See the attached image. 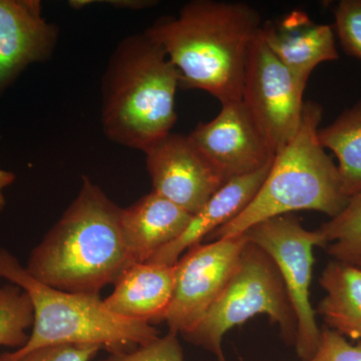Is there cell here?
<instances>
[{
    "mask_svg": "<svg viewBox=\"0 0 361 361\" xmlns=\"http://www.w3.org/2000/svg\"><path fill=\"white\" fill-rule=\"evenodd\" d=\"M2 287H0V296H1Z\"/></svg>",
    "mask_w": 361,
    "mask_h": 361,
    "instance_id": "28",
    "label": "cell"
},
{
    "mask_svg": "<svg viewBox=\"0 0 361 361\" xmlns=\"http://www.w3.org/2000/svg\"><path fill=\"white\" fill-rule=\"evenodd\" d=\"M264 314L294 344L297 322L276 265L260 247L247 242L236 268L215 302L191 331L182 336L195 345L227 361L222 342L229 330Z\"/></svg>",
    "mask_w": 361,
    "mask_h": 361,
    "instance_id": "6",
    "label": "cell"
},
{
    "mask_svg": "<svg viewBox=\"0 0 361 361\" xmlns=\"http://www.w3.org/2000/svg\"><path fill=\"white\" fill-rule=\"evenodd\" d=\"M111 6L118 7V8L142 9L146 7L154 6L155 2L151 0H113L108 1Z\"/></svg>",
    "mask_w": 361,
    "mask_h": 361,
    "instance_id": "26",
    "label": "cell"
},
{
    "mask_svg": "<svg viewBox=\"0 0 361 361\" xmlns=\"http://www.w3.org/2000/svg\"><path fill=\"white\" fill-rule=\"evenodd\" d=\"M305 89L306 85L270 51L259 32L249 49L241 101L275 154L300 127Z\"/></svg>",
    "mask_w": 361,
    "mask_h": 361,
    "instance_id": "8",
    "label": "cell"
},
{
    "mask_svg": "<svg viewBox=\"0 0 361 361\" xmlns=\"http://www.w3.org/2000/svg\"><path fill=\"white\" fill-rule=\"evenodd\" d=\"M192 216L153 191L122 208L123 239L134 263L149 262L161 249L179 238Z\"/></svg>",
    "mask_w": 361,
    "mask_h": 361,
    "instance_id": "16",
    "label": "cell"
},
{
    "mask_svg": "<svg viewBox=\"0 0 361 361\" xmlns=\"http://www.w3.org/2000/svg\"><path fill=\"white\" fill-rule=\"evenodd\" d=\"M334 30L345 54L361 61V0L337 4Z\"/></svg>",
    "mask_w": 361,
    "mask_h": 361,
    "instance_id": "21",
    "label": "cell"
},
{
    "mask_svg": "<svg viewBox=\"0 0 361 361\" xmlns=\"http://www.w3.org/2000/svg\"><path fill=\"white\" fill-rule=\"evenodd\" d=\"M260 33L270 51L304 85L316 66L339 58L334 26L317 25L304 11L267 21Z\"/></svg>",
    "mask_w": 361,
    "mask_h": 361,
    "instance_id": "13",
    "label": "cell"
},
{
    "mask_svg": "<svg viewBox=\"0 0 361 361\" xmlns=\"http://www.w3.org/2000/svg\"><path fill=\"white\" fill-rule=\"evenodd\" d=\"M325 296L316 312L343 336L361 341V270L350 263L330 261L319 278Z\"/></svg>",
    "mask_w": 361,
    "mask_h": 361,
    "instance_id": "17",
    "label": "cell"
},
{
    "mask_svg": "<svg viewBox=\"0 0 361 361\" xmlns=\"http://www.w3.org/2000/svg\"><path fill=\"white\" fill-rule=\"evenodd\" d=\"M176 265L145 262L130 265L104 299L106 310L128 319L151 325L165 322L172 302Z\"/></svg>",
    "mask_w": 361,
    "mask_h": 361,
    "instance_id": "14",
    "label": "cell"
},
{
    "mask_svg": "<svg viewBox=\"0 0 361 361\" xmlns=\"http://www.w3.org/2000/svg\"><path fill=\"white\" fill-rule=\"evenodd\" d=\"M353 264L355 265L356 267L360 268V269L361 270V258L358 259V260H356L355 262L353 263Z\"/></svg>",
    "mask_w": 361,
    "mask_h": 361,
    "instance_id": "27",
    "label": "cell"
},
{
    "mask_svg": "<svg viewBox=\"0 0 361 361\" xmlns=\"http://www.w3.org/2000/svg\"><path fill=\"white\" fill-rule=\"evenodd\" d=\"M247 242L245 235H235L198 244L180 256L165 317L169 331L184 336L198 324L229 281Z\"/></svg>",
    "mask_w": 361,
    "mask_h": 361,
    "instance_id": "9",
    "label": "cell"
},
{
    "mask_svg": "<svg viewBox=\"0 0 361 361\" xmlns=\"http://www.w3.org/2000/svg\"><path fill=\"white\" fill-rule=\"evenodd\" d=\"M16 179V176L13 172L0 169V212L4 211L6 206V196H4V191L7 187L13 185Z\"/></svg>",
    "mask_w": 361,
    "mask_h": 361,
    "instance_id": "25",
    "label": "cell"
},
{
    "mask_svg": "<svg viewBox=\"0 0 361 361\" xmlns=\"http://www.w3.org/2000/svg\"><path fill=\"white\" fill-rule=\"evenodd\" d=\"M243 234L249 242L265 251L276 265L296 317L294 345L297 355L300 360H310L322 336L310 302L313 251L316 247L326 248V240L319 230L305 229L290 214L259 222Z\"/></svg>",
    "mask_w": 361,
    "mask_h": 361,
    "instance_id": "7",
    "label": "cell"
},
{
    "mask_svg": "<svg viewBox=\"0 0 361 361\" xmlns=\"http://www.w3.org/2000/svg\"><path fill=\"white\" fill-rule=\"evenodd\" d=\"M300 361H361V343L353 345L339 332L324 327L314 355Z\"/></svg>",
    "mask_w": 361,
    "mask_h": 361,
    "instance_id": "23",
    "label": "cell"
},
{
    "mask_svg": "<svg viewBox=\"0 0 361 361\" xmlns=\"http://www.w3.org/2000/svg\"><path fill=\"white\" fill-rule=\"evenodd\" d=\"M261 26L260 14L244 2L193 0L145 33L177 68L180 87L225 104L241 101L249 49Z\"/></svg>",
    "mask_w": 361,
    "mask_h": 361,
    "instance_id": "1",
    "label": "cell"
},
{
    "mask_svg": "<svg viewBox=\"0 0 361 361\" xmlns=\"http://www.w3.org/2000/svg\"><path fill=\"white\" fill-rule=\"evenodd\" d=\"M320 144L336 155L344 192H361V99L318 130Z\"/></svg>",
    "mask_w": 361,
    "mask_h": 361,
    "instance_id": "18",
    "label": "cell"
},
{
    "mask_svg": "<svg viewBox=\"0 0 361 361\" xmlns=\"http://www.w3.org/2000/svg\"><path fill=\"white\" fill-rule=\"evenodd\" d=\"M177 68L146 33L125 37L102 80V126L110 141L144 152L176 122Z\"/></svg>",
    "mask_w": 361,
    "mask_h": 361,
    "instance_id": "3",
    "label": "cell"
},
{
    "mask_svg": "<svg viewBox=\"0 0 361 361\" xmlns=\"http://www.w3.org/2000/svg\"><path fill=\"white\" fill-rule=\"evenodd\" d=\"M94 345H54L33 350L18 361H90L99 350Z\"/></svg>",
    "mask_w": 361,
    "mask_h": 361,
    "instance_id": "24",
    "label": "cell"
},
{
    "mask_svg": "<svg viewBox=\"0 0 361 361\" xmlns=\"http://www.w3.org/2000/svg\"><path fill=\"white\" fill-rule=\"evenodd\" d=\"M327 252L334 260L353 264L361 258V192L349 198L336 217L320 226Z\"/></svg>",
    "mask_w": 361,
    "mask_h": 361,
    "instance_id": "19",
    "label": "cell"
},
{
    "mask_svg": "<svg viewBox=\"0 0 361 361\" xmlns=\"http://www.w3.org/2000/svg\"><path fill=\"white\" fill-rule=\"evenodd\" d=\"M58 39L39 0H0V97L28 66L49 61Z\"/></svg>",
    "mask_w": 361,
    "mask_h": 361,
    "instance_id": "12",
    "label": "cell"
},
{
    "mask_svg": "<svg viewBox=\"0 0 361 361\" xmlns=\"http://www.w3.org/2000/svg\"><path fill=\"white\" fill-rule=\"evenodd\" d=\"M144 153L152 191L191 215L227 182L189 135L171 132Z\"/></svg>",
    "mask_w": 361,
    "mask_h": 361,
    "instance_id": "10",
    "label": "cell"
},
{
    "mask_svg": "<svg viewBox=\"0 0 361 361\" xmlns=\"http://www.w3.org/2000/svg\"><path fill=\"white\" fill-rule=\"evenodd\" d=\"M33 324V308L30 297L20 287L7 284L0 296V346L20 349L30 336Z\"/></svg>",
    "mask_w": 361,
    "mask_h": 361,
    "instance_id": "20",
    "label": "cell"
},
{
    "mask_svg": "<svg viewBox=\"0 0 361 361\" xmlns=\"http://www.w3.org/2000/svg\"><path fill=\"white\" fill-rule=\"evenodd\" d=\"M189 137L226 180L252 174L276 155L242 101L222 104L220 113L199 123Z\"/></svg>",
    "mask_w": 361,
    "mask_h": 361,
    "instance_id": "11",
    "label": "cell"
},
{
    "mask_svg": "<svg viewBox=\"0 0 361 361\" xmlns=\"http://www.w3.org/2000/svg\"><path fill=\"white\" fill-rule=\"evenodd\" d=\"M322 108L304 104L296 135L277 152L267 177L243 212L209 235L211 241L243 234L259 222L296 211L336 217L349 200L338 167L320 144Z\"/></svg>",
    "mask_w": 361,
    "mask_h": 361,
    "instance_id": "4",
    "label": "cell"
},
{
    "mask_svg": "<svg viewBox=\"0 0 361 361\" xmlns=\"http://www.w3.org/2000/svg\"><path fill=\"white\" fill-rule=\"evenodd\" d=\"M271 165L272 163L252 174L227 180L201 210L192 216L189 225L179 238L161 249L149 262L176 264L188 249L198 245L202 240L236 218L258 193Z\"/></svg>",
    "mask_w": 361,
    "mask_h": 361,
    "instance_id": "15",
    "label": "cell"
},
{
    "mask_svg": "<svg viewBox=\"0 0 361 361\" xmlns=\"http://www.w3.org/2000/svg\"><path fill=\"white\" fill-rule=\"evenodd\" d=\"M0 278L25 291L33 308L32 331L25 345L0 355V361H18L37 349L66 344L99 346L113 355L159 337L154 325L106 310L99 295L70 293L37 281L4 248H0Z\"/></svg>",
    "mask_w": 361,
    "mask_h": 361,
    "instance_id": "5",
    "label": "cell"
},
{
    "mask_svg": "<svg viewBox=\"0 0 361 361\" xmlns=\"http://www.w3.org/2000/svg\"><path fill=\"white\" fill-rule=\"evenodd\" d=\"M122 208L89 177L61 219L28 258L25 269L37 281L70 293L99 292L135 264L121 225Z\"/></svg>",
    "mask_w": 361,
    "mask_h": 361,
    "instance_id": "2",
    "label": "cell"
},
{
    "mask_svg": "<svg viewBox=\"0 0 361 361\" xmlns=\"http://www.w3.org/2000/svg\"><path fill=\"white\" fill-rule=\"evenodd\" d=\"M179 334L169 331L165 336L137 346L133 350L113 353L101 361H184Z\"/></svg>",
    "mask_w": 361,
    "mask_h": 361,
    "instance_id": "22",
    "label": "cell"
}]
</instances>
